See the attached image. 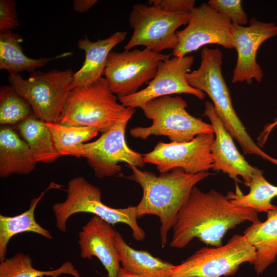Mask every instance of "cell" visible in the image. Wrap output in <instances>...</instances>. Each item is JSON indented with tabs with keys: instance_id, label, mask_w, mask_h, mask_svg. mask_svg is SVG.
<instances>
[{
	"instance_id": "83f0119b",
	"label": "cell",
	"mask_w": 277,
	"mask_h": 277,
	"mask_svg": "<svg viewBox=\"0 0 277 277\" xmlns=\"http://www.w3.org/2000/svg\"><path fill=\"white\" fill-rule=\"evenodd\" d=\"M29 103L11 86L0 89V124L3 126L18 124L33 115Z\"/></svg>"
},
{
	"instance_id": "836d02e7",
	"label": "cell",
	"mask_w": 277,
	"mask_h": 277,
	"mask_svg": "<svg viewBox=\"0 0 277 277\" xmlns=\"http://www.w3.org/2000/svg\"><path fill=\"white\" fill-rule=\"evenodd\" d=\"M117 277H139L121 267Z\"/></svg>"
},
{
	"instance_id": "ba28073f",
	"label": "cell",
	"mask_w": 277,
	"mask_h": 277,
	"mask_svg": "<svg viewBox=\"0 0 277 277\" xmlns=\"http://www.w3.org/2000/svg\"><path fill=\"white\" fill-rule=\"evenodd\" d=\"M256 250L244 235L234 234L225 245L203 247L177 265L169 277H221L234 274L245 262L253 263Z\"/></svg>"
},
{
	"instance_id": "d6986e66",
	"label": "cell",
	"mask_w": 277,
	"mask_h": 277,
	"mask_svg": "<svg viewBox=\"0 0 277 277\" xmlns=\"http://www.w3.org/2000/svg\"><path fill=\"white\" fill-rule=\"evenodd\" d=\"M37 162L27 142L10 127L0 129V176L27 174Z\"/></svg>"
},
{
	"instance_id": "8fae6325",
	"label": "cell",
	"mask_w": 277,
	"mask_h": 277,
	"mask_svg": "<svg viewBox=\"0 0 277 277\" xmlns=\"http://www.w3.org/2000/svg\"><path fill=\"white\" fill-rule=\"evenodd\" d=\"M232 26V23L227 16L208 3L195 6L190 12L187 26L176 32L178 43L172 50V54L183 57L208 44L234 48Z\"/></svg>"
},
{
	"instance_id": "7a4b0ae2",
	"label": "cell",
	"mask_w": 277,
	"mask_h": 277,
	"mask_svg": "<svg viewBox=\"0 0 277 277\" xmlns=\"http://www.w3.org/2000/svg\"><path fill=\"white\" fill-rule=\"evenodd\" d=\"M129 167L132 174L125 177L139 184L143 190L142 199L136 206L137 217L152 214L159 217L161 245L164 247L168 232L173 228L178 213L192 188L211 173L205 171L190 174L181 168H175L156 175L136 167Z\"/></svg>"
},
{
	"instance_id": "cb8c5ba5",
	"label": "cell",
	"mask_w": 277,
	"mask_h": 277,
	"mask_svg": "<svg viewBox=\"0 0 277 277\" xmlns=\"http://www.w3.org/2000/svg\"><path fill=\"white\" fill-rule=\"evenodd\" d=\"M17 125L19 133L29 145L37 163H53L60 156L45 122L33 115Z\"/></svg>"
},
{
	"instance_id": "1f68e13d",
	"label": "cell",
	"mask_w": 277,
	"mask_h": 277,
	"mask_svg": "<svg viewBox=\"0 0 277 277\" xmlns=\"http://www.w3.org/2000/svg\"><path fill=\"white\" fill-rule=\"evenodd\" d=\"M277 126V117H275L273 122L267 124L264 128L263 130L260 133L259 136L257 138L258 145L260 147H263L266 143L270 133L272 129Z\"/></svg>"
},
{
	"instance_id": "277c9868",
	"label": "cell",
	"mask_w": 277,
	"mask_h": 277,
	"mask_svg": "<svg viewBox=\"0 0 277 277\" xmlns=\"http://www.w3.org/2000/svg\"><path fill=\"white\" fill-rule=\"evenodd\" d=\"M109 89L105 77L70 90L59 123L94 128L102 133L126 118H131L135 109L126 107Z\"/></svg>"
},
{
	"instance_id": "4dcf8cb0",
	"label": "cell",
	"mask_w": 277,
	"mask_h": 277,
	"mask_svg": "<svg viewBox=\"0 0 277 277\" xmlns=\"http://www.w3.org/2000/svg\"><path fill=\"white\" fill-rule=\"evenodd\" d=\"M194 0H149L147 4L169 12H190L195 7Z\"/></svg>"
},
{
	"instance_id": "7402d4cb",
	"label": "cell",
	"mask_w": 277,
	"mask_h": 277,
	"mask_svg": "<svg viewBox=\"0 0 277 277\" xmlns=\"http://www.w3.org/2000/svg\"><path fill=\"white\" fill-rule=\"evenodd\" d=\"M114 243L122 268L139 277H169L174 265L154 257L146 250H137L128 245L116 231Z\"/></svg>"
},
{
	"instance_id": "3957f363",
	"label": "cell",
	"mask_w": 277,
	"mask_h": 277,
	"mask_svg": "<svg viewBox=\"0 0 277 277\" xmlns=\"http://www.w3.org/2000/svg\"><path fill=\"white\" fill-rule=\"evenodd\" d=\"M197 69L186 75L193 88L206 93L224 127L240 145L244 154H255L273 164L277 160L270 156L256 144L247 132L233 107L228 87L222 75V53L219 49L204 47Z\"/></svg>"
},
{
	"instance_id": "6da1fadb",
	"label": "cell",
	"mask_w": 277,
	"mask_h": 277,
	"mask_svg": "<svg viewBox=\"0 0 277 277\" xmlns=\"http://www.w3.org/2000/svg\"><path fill=\"white\" fill-rule=\"evenodd\" d=\"M259 220L255 210L233 204L227 195L215 190L204 192L194 186L178 213L169 246L183 248L197 238L219 247L229 230Z\"/></svg>"
},
{
	"instance_id": "f546056e",
	"label": "cell",
	"mask_w": 277,
	"mask_h": 277,
	"mask_svg": "<svg viewBox=\"0 0 277 277\" xmlns=\"http://www.w3.org/2000/svg\"><path fill=\"white\" fill-rule=\"evenodd\" d=\"M14 0L0 1V31L16 29L19 26Z\"/></svg>"
},
{
	"instance_id": "4316f807",
	"label": "cell",
	"mask_w": 277,
	"mask_h": 277,
	"mask_svg": "<svg viewBox=\"0 0 277 277\" xmlns=\"http://www.w3.org/2000/svg\"><path fill=\"white\" fill-rule=\"evenodd\" d=\"M69 274L81 277L70 262L64 263L60 267L51 271H41L33 267L31 258L27 254L17 253L1 261L0 277H57Z\"/></svg>"
},
{
	"instance_id": "ffe728a7",
	"label": "cell",
	"mask_w": 277,
	"mask_h": 277,
	"mask_svg": "<svg viewBox=\"0 0 277 277\" xmlns=\"http://www.w3.org/2000/svg\"><path fill=\"white\" fill-rule=\"evenodd\" d=\"M264 222L252 223L244 232V235L256 250L253 263L258 274L275 262L277 256V206L267 214Z\"/></svg>"
},
{
	"instance_id": "2e32d148",
	"label": "cell",
	"mask_w": 277,
	"mask_h": 277,
	"mask_svg": "<svg viewBox=\"0 0 277 277\" xmlns=\"http://www.w3.org/2000/svg\"><path fill=\"white\" fill-rule=\"evenodd\" d=\"M203 115L210 121L215 135L211 146L213 161L212 169L227 174L236 182H240L238 176H241L246 186L251 181L256 167L250 165L239 152L211 102L206 101Z\"/></svg>"
},
{
	"instance_id": "52a82bcc",
	"label": "cell",
	"mask_w": 277,
	"mask_h": 277,
	"mask_svg": "<svg viewBox=\"0 0 277 277\" xmlns=\"http://www.w3.org/2000/svg\"><path fill=\"white\" fill-rule=\"evenodd\" d=\"M73 75L70 69L36 71L27 79L19 73H9L8 81L29 103L35 117L45 123H58Z\"/></svg>"
},
{
	"instance_id": "4fadbf2b",
	"label": "cell",
	"mask_w": 277,
	"mask_h": 277,
	"mask_svg": "<svg viewBox=\"0 0 277 277\" xmlns=\"http://www.w3.org/2000/svg\"><path fill=\"white\" fill-rule=\"evenodd\" d=\"M214 133H203L188 142H159L150 152L143 154L146 163L155 165L160 173L181 168L185 172L196 174L212 169L211 146Z\"/></svg>"
},
{
	"instance_id": "9a60e30c",
	"label": "cell",
	"mask_w": 277,
	"mask_h": 277,
	"mask_svg": "<svg viewBox=\"0 0 277 277\" xmlns=\"http://www.w3.org/2000/svg\"><path fill=\"white\" fill-rule=\"evenodd\" d=\"M231 33L238 55L232 83L261 82L263 73L256 62L257 52L263 42L277 35V26L251 18L248 26L232 24Z\"/></svg>"
},
{
	"instance_id": "8992f818",
	"label": "cell",
	"mask_w": 277,
	"mask_h": 277,
	"mask_svg": "<svg viewBox=\"0 0 277 277\" xmlns=\"http://www.w3.org/2000/svg\"><path fill=\"white\" fill-rule=\"evenodd\" d=\"M186 102L180 96H164L147 103L141 109L152 121L151 126L130 130L131 136L143 140L149 136L164 135L171 142L183 143L203 133H214L211 124L189 114Z\"/></svg>"
},
{
	"instance_id": "44dd1931",
	"label": "cell",
	"mask_w": 277,
	"mask_h": 277,
	"mask_svg": "<svg viewBox=\"0 0 277 277\" xmlns=\"http://www.w3.org/2000/svg\"><path fill=\"white\" fill-rule=\"evenodd\" d=\"M23 41L22 36L12 30L0 31L1 69L7 70L9 73H19L23 71L33 73L51 61L72 54V52H68L54 57L30 58L24 53L21 44Z\"/></svg>"
},
{
	"instance_id": "f1b7e54d",
	"label": "cell",
	"mask_w": 277,
	"mask_h": 277,
	"mask_svg": "<svg viewBox=\"0 0 277 277\" xmlns=\"http://www.w3.org/2000/svg\"><path fill=\"white\" fill-rule=\"evenodd\" d=\"M208 4L227 16L233 24L245 26L248 23L247 14L240 0H211Z\"/></svg>"
},
{
	"instance_id": "30bf717a",
	"label": "cell",
	"mask_w": 277,
	"mask_h": 277,
	"mask_svg": "<svg viewBox=\"0 0 277 277\" xmlns=\"http://www.w3.org/2000/svg\"><path fill=\"white\" fill-rule=\"evenodd\" d=\"M170 55L146 48L111 51L104 74L109 89L118 98L136 93L154 77L160 62L169 58Z\"/></svg>"
},
{
	"instance_id": "9c48e42d",
	"label": "cell",
	"mask_w": 277,
	"mask_h": 277,
	"mask_svg": "<svg viewBox=\"0 0 277 277\" xmlns=\"http://www.w3.org/2000/svg\"><path fill=\"white\" fill-rule=\"evenodd\" d=\"M190 13L169 12L148 4L134 5L128 18L133 32L124 47L125 50L137 46H143L157 53L173 50L178 43L176 30L188 24Z\"/></svg>"
},
{
	"instance_id": "d6a6232c",
	"label": "cell",
	"mask_w": 277,
	"mask_h": 277,
	"mask_svg": "<svg viewBox=\"0 0 277 277\" xmlns=\"http://www.w3.org/2000/svg\"><path fill=\"white\" fill-rule=\"evenodd\" d=\"M97 2V0H74L73 8L76 12L84 13L88 11Z\"/></svg>"
},
{
	"instance_id": "ac0fdd59",
	"label": "cell",
	"mask_w": 277,
	"mask_h": 277,
	"mask_svg": "<svg viewBox=\"0 0 277 277\" xmlns=\"http://www.w3.org/2000/svg\"><path fill=\"white\" fill-rule=\"evenodd\" d=\"M127 34V32L120 31L96 42H92L86 36L80 39L77 46L85 51V59L82 67L73 73L70 90L89 85L102 77L109 53L125 39Z\"/></svg>"
},
{
	"instance_id": "5b68a950",
	"label": "cell",
	"mask_w": 277,
	"mask_h": 277,
	"mask_svg": "<svg viewBox=\"0 0 277 277\" xmlns=\"http://www.w3.org/2000/svg\"><path fill=\"white\" fill-rule=\"evenodd\" d=\"M56 226L62 231H66V224L69 217L77 213L95 214L111 224L124 223L132 230L133 238L141 241L145 232L137 223L136 206L125 208H113L107 206L101 201V191L97 187L82 176L70 180L68 183L66 199L63 202L53 205Z\"/></svg>"
},
{
	"instance_id": "603a6c76",
	"label": "cell",
	"mask_w": 277,
	"mask_h": 277,
	"mask_svg": "<svg viewBox=\"0 0 277 277\" xmlns=\"http://www.w3.org/2000/svg\"><path fill=\"white\" fill-rule=\"evenodd\" d=\"M53 187V184L42 192L40 195L32 199L28 210L14 216L0 215V261L6 259L7 247L9 240L15 235L25 232H32L47 239L53 238L50 232L39 225L34 218V210L45 192Z\"/></svg>"
},
{
	"instance_id": "d4e9b609",
	"label": "cell",
	"mask_w": 277,
	"mask_h": 277,
	"mask_svg": "<svg viewBox=\"0 0 277 277\" xmlns=\"http://www.w3.org/2000/svg\"><path fill=\"white\" fill-rule=\"evenodd\" d=\"M246 186L250 190L246 195L242 194L238 187L235 193L228 192L227 195L233 204L252 209L258 212L267 213L276 207L271 201L277 196V186L266 180L262 170L256 167Z\"/></svg>"
},
{
	"instance_id": "484cf974",
	"label": "cell",
	"mask_w": 277,
	"mask_h": 277,
	"mask_svg": "<svg viewBox=\"0 0 277 277\" xmlns=\"http://www.w3.org/2000/svg\"><path fill=\"white\" fill-rule=\"evenodd\" d=\"M45 123L51 133L60 156L83 157L85 142L96 136L99 132L89 127L65 125L59 123Z\"/></svg>"
},
{
	"instance_id": "5bb4252c",
	"label": "cell",
	"mask_w": 277,
	"mask_h": 277,
	"mask_svg": "<svg viewBox=\"0 0 277 277\" xmlns=\"http://www.w3.org/2000/svg\"><path fill=\"white\" fill-rule=\"evenodd\" d=\"M192 55L173 56L160 62L156 75L145 88L131 95L118 98L126 107L142 108L148 102L164 96L186 93L203 100L205 93L191 87L186 80L193 63Z\"/></svg>"
},
{
	"instance_id": "7c38bea8",
	"label": "cell",
	"mask_w": 277,
	"mask_h": 277,
	"mask_svg": "<svg viewBox=\"0 0 277 277\" xmlns=\"http://www.w3.org/2000/svg\"><path fill=\"white\" fill-rule=\"evenodd\" d=\"M131 118L121 120L102 133L96 140L84 144L83 157L87 159L95 176L101 179L119 173V163L129 167L142 168L145 165L143 154L130 149L125 140V131Z\"/></svg>"
},
{
	"instance_id": "e0dca14e",
	"label": "cell",
	"mask_w": 277,
	"mask_h": 277,
	"mask_svg": "<svg viewBox=\"0 0 277 277\" xmlns=\"http://www.w3.org/2000/svg\"><path fill=\"white\" fill-rule=\"evenodd\" d=\"M115 232L111 224L94 215L78 233L81 258H98L107 271L108 277H117L121 268L114 243Z\"/></svg>"
}]
</instances>
